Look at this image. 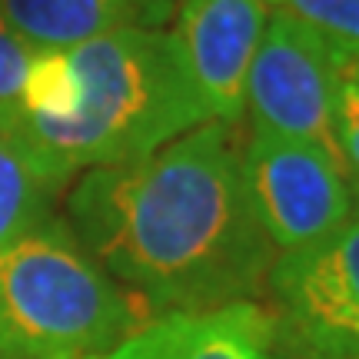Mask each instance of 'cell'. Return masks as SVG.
<instances>
[{
	"instance_id": "6",
	"label": "cell",
	"mask_w": 359,
	"mask_h": 359,
	"mask_svg": "<svg viewBox=\"0 0 359 359\" xmlns=\"http://www.w3.org/2000/svg\"><path fill=\"white\" fill-rule=\"evenodd\" d=\"M240 160L259 226L276 257L330 236L356 213L343 160L316 143L253 127Z\"/></svg>"
},
{
	"instance_id": "1",
	"label": "cell",
	"mask_w": 359,
	"mask_h": 359,
	"mask_svg": "<svg viewBox=\"0 0 359 359\" xmlns=\"http://www.w3.org/2000/svg\"><path fill=\"white\" fill-rule=\"evenodd\" d=\"M64 219L150 320L259 303L276 259L233 127L213 120L143 160L80 173Z\"/></svg>"
},
{
	"instance_id": "11",
	"label": "cell",
	"mask_w": 359,
	"mask_h": 359,
	"mask_svg": "<svg viewBox=\"0 0 359 359\" xmlns=\"http://www.w3.org/2000/svg\"><path fill=\"white\" fill-rule=\"evenodd\" d=\"M313 27L333 47L359 57V0H263Z\"/></svg>"
},
{
	"instance_id": "15",
	"label": "cell",
	"mask_w": 359,
	"mask_h": 359,
	"mask_svg": "<svg viewBox=\"0 0 359 359\" xmlns=\"http://www.w3.org/2000/svg\"><path fill=\"white\" fill-rule=\"evenodd\" d=\"M356 77H359V57H356Z\"/></svg>"
},
{
	"instance_id": "3",
	"label": "cell",
	"mask_w": 359,
	"mask_h": 359,
	"mask_svg": "<svg viewBox=\"0 0 359 359\" xmlns=\"http://www.w3.org/2000/svg\"><path fill=\"white\" fill-rule=\"evenodd\" d=\"M150 320L80 246L64 213L0 246V359H90Z\"/></svg>"
},
{
	"instance_id": "4",
	"label": "cell",
	"mask_w": 359,
	"mask_h": 359,
	"mask_svg": "<svg viewBox=\"0 0 359 359\" xmlns=\"http://www.w3.org/2000/svg\"><path fill=\"white\" fill-rule=\"evenodd\" d=\"M266 293L276 349L359 359V210L330 236L273 259Z\"/></svg>"
},
{
	"instance_id": "9",
	"label": "cell",
	"mask_w": 359,
	"mask_h": 359,
	"mask_svg": "<svg viewBox=\"0 0 359 359\" xmlns=\"http://www.w3.org/2000/svg\"><path fill=\"white\" fill-rule=\"evenodd\" d=\"M180 0H0L4 20L30 50H70L93 37L143 27L160 30Z\"/></svg>"
},
{
	"instance_id": "5",
	"label": "cell",
	"mask_w": 359,
	"mask_h": 359,
	"mask_svg": "<svg viewBox=\"0 0 359 359\" xmlns=\"http://www.w3.org/2000/svg\"><path fill=\"white\" fill-rule=\"evenodd\" d=\"M346 50L333 47L313 27L276 11L263 27L246 74V110L253 127L316 143L339 156L333 137L336 90Z\"/></svg>"
},
{
	"instance_id": "14",
	"label": "cell",
	"mask_w": 359,
	"mask_h": 359,
	"mask_svg": "<svg viewBox=\"0 0 359 359\" xmlns=\"http://www.w3.org/2000/svg\"><path fill=\"white\" fill-rule=\"evenodd\" d=\"M276 359H299V356H293V353H283V349H276Z\"/></svg>"
},
{
	"instance_id": "2",
	"label": "cell",
	"mask_w": 359,
	"mask_h": 359,
	"mask_svg": "<svg viewBox=\"0 0 359 359\" xmlns=\"http://www.w3.org/2000/svg\"><path fill=\"white\" fill-rule=\"evenodd\" d=\"M64 53L77 80L70 114L57 120L0 114V133L57 187L87 170L143 160L210 123L183 50L167 27H127Z\"/></svg>"
},
{
	"instance_id": "12",
	"label": "cell",
	"mask_w": 359,
	"mask_h": 359,
	"mask_svg": "<svg viewBox=\"0 0 359 359\" xmlns=\"http://www.w3.org/2000/svg\"><path fill=\"white\" fill-rule=\"evenodd\" d=\"M333 137L336 150L346 170L353 206L359 210V77H356V53L343 57V74L336 90V110H333Z\"/></svg>"
},
{
	"instance_id": "10",
	"label": "cell",
	"mask_w": 359,
	"mask_h": 359,
	"mask_svg": "<svg viewBox=\"0 0 359 359\" xmlns=\"http://www.w3.org/2000/svg\"><path fill=\"white\" fill-rule=\"evenodd\" d=\"M60 193L64 187L43 177L20 154V147L0 133V246L50 219Z\"/></svg>"
},
{
	"instance_id": "13",
	"label": "cell",
	"mask_w": 359,
	"mask_h": 359,
	"mask_svg": "<svg viewBox=\"0 0 359 359\" xmlns=\"http://www.w3.org/2000/svg\"><path fill=\"white\" fill-rule=\"evenodd\" d=\"M34 53L37 50H30L24 40L17 37V30L4 20V13H0V110L17 103Z\"/></svg>"
},
{
	"instance_id": "8",
	"label": "cell",
	"mask_w": 359,
	"mask_h": 359,
	"mask_svg": "<svg viewBox=\"0 0 359 359\" xmlns=\"http://www.w3.org/2000/svg\"><path fill=\"white\" fill-rule=\"evenodd\" d=\"M90 359H276V326L263 303L167 313Z\"/></svg>"
},
{
	"instance_id": "7",
	"label": "cell",
	"mask_w": 359,
	"mask_h": 359,
	"mask_svg": "<svg viewBox=\"0 0 359 359\" xmlns=\"http://www.w3.org/2000/svg\"><path fill=\"white\" fill-rule=\"evenodd\" d=\"M173 17V37L210 120L236 127L246 110V74L269 20L266 4L180 0Z\"/></svg>"
}]
</instances>
